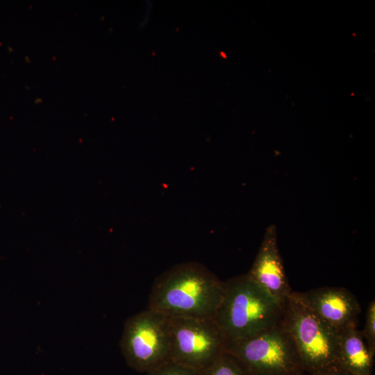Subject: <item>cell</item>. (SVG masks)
Here are the masks:
<instances>
[{
	"mask_svg": "<svg viewBox=\"0 0 375 375\" xmlns=\"http://www.w3.org/2000/svg\"><path fill=\"white\" fill-rule=\"evenodd\" d=\"M225 281L197 262L181 263L154 281L148 308L168 317L214 319Z\"/></svg>",
	"mask_w": 375,
	"mask_h": 375,
	"instance_id": "cell-1",
	"label": "cell"
},
{
	"mask_svg": "<svg viewBox=\"0 0 375 375\" xmlns=\"http://www.w3.org/2000/svg\"><path fill=\"white\" fill-rule=\"evenodd\" d=\"M283 302L276 299L247 274L225 281L223 299L215 321L226 343L253 336L281 323Z\"/></svg>",
	"mask_w": 375,
	"mask_h": 375,
	"instance_id": "cell-2",
	"label": "cell"
},
{
	"mask_svg": "<svg viewBox=\"0 0 375 375\" xmlns=\"http://www.w3.org/2000/svg\"><path fill=\"white\" fill-rule=\"evenodd\" d=\"M281 324L292 338L304 370L316 374L339 365V331L308 305L301 292H292L283 302Z\"/></svg>",
	"mask_w": 375,
	"mask_h": 375,
	"instance_id": "cell-3",
	"label": "cell"
},
{
	"mask_svg": "<svg viewBox=\"0 0 375 375\" xmlns=\"http://www.w3.org/2000/svg\"><path fill=\"white\" fill-rule=\"evenodd\" d=\"M252 375H294L303 369L296 347L281 324L253 336L226 343Z\"/></svg>",
	"mask_w": 375,
	"mask_h": 375,
	"instance_id": "cell-4",
	"label": "cell"
},
{
	"mask_svg": "<svg viewBox=\"0 0 375 375\" xmlns=\"http://www.w3.org/2000/svg\"><path fill=\"white\" fill-rule=\"evenodd\" d=\"M169 317L147 308L125 322L120 348L127 365L148 372L170 360Z\"/></svg>",
	"mask_w": 375,
	"mask_h": 375,
	"instance_id": "cell-5",
	"label": "cell"
},
{
	"mask_svg": "<svg viewBox=\"0 0 375 375\" xmlns=\"http://www.w3.org/2000/svg\"><path fill=\"white\" fill-rule=\"evenodd\" d=\"M170 360L199 372L226 351V340L214 319L169 317Z\"/></svg>",
	"mask_w": 375,
	"mask_h": 375,
	"instance_id": "cell-6",
	"label": "cell"
},
{
	"mask_svg": "<svg viewBox=\"0 0 375 375\" xmlns=\"http://www.w3.org/2000/svg\"><path fill=\"white\" fill-rule=\"evenodd\" d=\"M247 274L281 302L292 292L279 253L275 226L267 228L258 254Z\"/></svg>",
	"mask_w": 375,
	"mask_h": 375,
	"instance_id": "cell-7",
	"label": "cell"
},
{
	"mask_svg": "<svg viewBox=\"0 0 375 375\" xmlns=\"http://www.w3.org/2000/svg\"><path fill=\"white\" fill-rule=\"evenodd\" d=\"M301 294L312 310L334 328L340 331L357 326L361 307L356 296L346 288L321 287Z\"/></svg>",
	"mask_w": 375,
	"mask_h": 375,
	"instance_id": "cell-8",
	"label": "cell"
},
{
	"mask_svg": "<svg viewBox=\"0 0 375 375\" xmlns=\"http://www.w3.org/2000/svg\"><path fill=\"white\" fill-rule=\"evenodd\" d=\"M374 354L357 326L339 331V365L354 375H372Z\"/></svg>",
	"mask_w": 375,
	"mask_h": 375,
	"instance_id": "cell-9",
	"label": "cell"
},
{
	"mask_svg": "<svg viewBox=\"0 0 375 375\" xmlns=\"http://www.w3.org/2000/svg\"><path fill=\"white\" fill-rule=\"evenodd\" d=\"M201 375H252L247 367L235 356L225 351Z\"/></svg>",
	"mask_w": 375,
	"mask_h": 375,
	"instance_id": "cell-10",
	"label": "cell"
},
{
	"mask_svg": "<svg viewBox=\"0 0 375 375\" xmlns=\"http://www.w3.org/2000/svg\"><path fill=\"white\" fill-rule=\"evenodd\" d=\"M147 375H201V372L169 360L148 372Z\"/></svg>",
	"mask_w": 375,
	"mask_h": 375,
	"instance_id": "cell-11",
	"label": "cell"
},
{
	"mask_svg": "<svg viewBox=\"0 0 375 375\" xmlns=\"http://www.w3.org/2000/svg\"><path fill=\"white\" fill-rule=\"evenodd\" d=\"M362 334L370 349L375 354V301H372L367 308L365 328Z\"/></svg>",
	"mask_w": 375,
	"mask_h": 375,
	"instance_id": "cell-12",
	"label": "cell"
},
{
	"mask_svg": "<svg viewBox=\"0 0 375 375\" xmlns=\"http://www.w3.org/2000/svg\"><path fill=\"white\" fill-rule=\"evenodd\" d=\"M315 375H354L340 365L333 366L319 372Z\"/></svg>",
	"mask_w": 375,
	"mask_h": 375,
	"instance_id": "cell-13",
	"label": "cell"
},
{
	"mask_svg": "<svg viewBox=\"0 0 375 375\" xmlns=\"http://www.w3.org/2000/svg\"><path fill=\"white\" fill-rule=\"evenodd\" d=\"M294 375H315V374L310 373L304 369H301L299 372H298L297 374H295Z\"/></svg>",
	"mask_w": 375,
	"mask_h": 375,
	"instance_id": "cell-14",
	"label": "cell"
}]
</instances>
